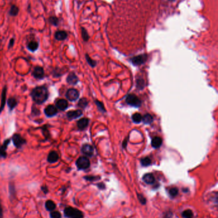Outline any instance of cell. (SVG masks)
<instances>
[{"instance_id":"6da1fadb","label":"cell","mask_w":218,"mask_h":218,"mask_svg":"<svg viewBox=\"0 0 218 218\" xmlns=\"http://www.w3.org/2000/svg\"><path fill=\"white\" fill-rule=\"evenodd\" d=\"M30 96L35 104L42 105L49 98V89L45 85L36 86L31 91Z\"/></svg>"},{"instance_id":"7a4b0ae2","label":"cell","mask_w":218,"mask_h":218,"mask_svg":"<svg viewBox=\"0 0 218 218\" xmlns=\"http://www.w3.org/2000/svg\"><path fill=\"white\" fill-rule=\"evenodd\" d=\"M64 214L68 218H83L84 217L83 213L81 211L72 207H66L64 210Z\"/></svg>"},{"instance_id":"3957f363","label":"cell","mask_w":218,"mask_h":218,"mask_svg":"<svg viewBox=\"0 0 218 218\" xmlns=\"http://www.w3.org/2000/svg\"><path fill=\"white\" fill-rule=\"evenodd\" d=\"M13 144L16 149H21L27 143L26 140L23 138L19 133H14L10 138Z\"/></svg>"},{"instance_id":"277c9868","label":"cell","mask_w":218,"mask_h":218,"mask_svg":"<svg viewBox=\"0 0 218 218\" xmlns=\"http://www.w3.org/2000/svg\"><path fill=\"white\" fill-rule=\"evenodd\" d=\"M75 165L79 170H86L90 166V162L85 156H81L76 160Z\"/></svg>"},{"instance_id":"5b68a950","label":"cell","mask_w":218,"mask_h":218,"mask_svg":"<svg viewBox=\"0 0 218 218\" xmlns=\"http://www.w3.org/2000/svg\"><path fill=\"white\" fill-rule=\"evenodd\" d=\"M32 76L37 80H43L45 77V71L43 67L40 66H36L33 68L32 73Z\"/></svg>"},{"instance_id":"8992f818","label":"cell","mask_w":218,"mask_h":218,"mask_svg":"<svg viewBox=\"0 0 218 218\" xmlns=\"http://www.w3.org/2000/svg\"><path fill=\"white\" fill-rule=\"evenodd\" d=\"M65 96L70 102H75L79 98V93L76 89L70 88L66 92Z\"/></svg>"},{"instance_id":"52a82bcc","label":"cell","mask_w":218,"mask_h":218,"mask_svg":"<svg viewBox=\"0 0 218 218\" xmlns=\"http://www.w3.org/2000/svg\"><path fill=\"white\" fill-rule=\"evenodd\" d=\"M58 112V110L57 108L53 105H48L46 106L44 110V114L48 118H51V117H53L57 116Z\"/></svg>"},{"instance_id":"ba28073f","label":"cell","mask_w":218,"mask_h":218,"mask_svg":"<svg viewBox=\"0 0 218 218\" xmlns=\"http://www.w3.org/2000/svg\"><path fill=\"white\" fill-rule=\"evenodd\" d=\"M10 142L11 139L7 138L5 140L3 143L0 144V158L1 159H5L7 157V150Z\"/></svg>"},{"instance_id":"9c48e42d","label":"cell","mask_w":218,"mask_h":218,"mask_svg":"<svg viewBox=\"0 0 218 218\" xmlns=\"http://www.w3.org/2000/svg\"><path fill=\"white\" fill-rule=\"evenodd\" d=\"M126 102L133 107H139L141 105V101L135 94H129L126 97Z\"/></svg>"},{"instance_id":"30bf717a","label":"cell","mask_w":218,"mask_h":218,"mask_svg":"<svg viewBox=\"0 0 218 218\" xmlns=\"http://www.w3.org/2000/svg\"><path fill=\"white\" fill-rule=\"evenodd\" d=\"M69 103L67 100L63 98H58L55 101V107L58 110L61 111H65L67 108Z\"/></svg>"},{"instance_id":"8fae6325","label":"cell","mask_w":218,"mask_h":218,"mask_svg":"<svg viewBox=\"0 0 218 218\" xmlns=\"http://www.w3.org/2000/svg\"><path fill=\"white\" fill-rule=\"evenodd\" d=\"M60 156L55 150H51L47 157V161L49 163H54L59 160Z\"/></svg>"},{"instance_id":"7c38bea8","label":"cell","mask_w":218,"mask_h":218,"mask_svg":"<svg viewBox=\"0 0 218 218\" xmlns=\"http://www.w3.org/2000/svg\"><path fill=\"white\" fill-rule=\"evenodd\" d=\"M7 86H5L2 89L1 94V105H0V114L3 110L6 104L7 99Z\"/></svg>"},{"instance_id":"4fadbf2b","label":"cell","mask_w":218,"mask_h":218,"mask_svg":"<svg viewBox=\"0 0 218 218\" xmlns=\"http://www.w3.org/2000/svg\"><path fill=\"white\" fill-rule=\"evenodd\" d=\"M83 114V112L81 110H70L67 112L66 114V116L67 117L69 120H73L77 119L80 116H81Z\"/></svg>"},{"instance_id":"5bb4252c","label":"cell","mask_w":218,"mask_h":218,"mask_svg":"<svg viewBox=\"0 0 218 218\" xmlns=\"http://www.w3.org/2000/svg\"><path fill=\"white\" fill-rule=\"evenodd\" d=\"M7 107L10 112H12L18 104V100L15 97H10L7 100Z\"/></svg>"},{"instance_id":"9a60e30c","label":"cell","mask_w":218,"mask_h":218,"mask_svg":"<svg viewBox=\"0 0 218 218\" xmlns=\"http://www.w3.org/2000/svg\"><path fill=\"white\" fill-rule=\"evenodd\" d=\"M66 81L70 85H76L79 82V79L74 72H71L67 77Z\"/></svg>"},{"instance_id":"2e32d148","label":"cell","mask_w":218,"mask_h":218,"mask_svg":"<svg viewBox=\"0 0 218 218\" xmlns=\"http://www.w3.org/2000/svg\"><path fill=\"white\" fill-rule=\"evenodd\" d=\"M147 55L141 54L139 55L138 56H136L132 59V62L135 65H139L144 63L147 61Z\"/></svg>"},{"instance_id":"e0dca14e","label":"cell","mask_w":218,"mask_h":218,"mask_svg":"<svg viewBox=\"0 0 218 218\" xmlns=\"http://www.w3.org/2000/svg\"><path fill=\"white\" fill-rule=\"evenodd\" d=\"M81 152L87 156H92L94 154V148L89 144H84L81 147Z\"/></svg>"},{"instance_id":"ac0fdd59","label":"cell","mask_w":218,"mask_h":218,"mask_svg":"<svg viewBox=\"0 0 218 218\" xmlns=\"http://www.w3.org/2000/svg\"><path fill=\"white\" fill-rule=\"evenodd\" d=\"M89 123V119L87 118H82L77 122V126L80 130H84L88 126Z\"/></svg>"},{"instance_id":"d6986e66","label":"cell","mask_w":218,"mask_h":218,"mask_svg":"<svg viewBox=\"0 0 218 218\" xmlns=\"http://www.w3.org/2000/svg\"><path fill=\"white\" fill-rule=\"evenodd\" d=\"M38 47H39L38 42L35 40L30 41L26 45L28 50H29V51L32 52H35L36 51H37L38 49Z\"/></svg>"},{"instance_id":"ffe728a7","label":"cell","mask_w":218,"mask_h":218,"mask_svg":"<svg viewBox=\"0 0 218 218\" xmlns=\"http://www.w3.org/2000/svg\"><path fill=\"white\" fill-rule=\"evenodd\" d=\"M65 70H64L63 68H53L51 72V75L52 77L54 78H60V77L62 76L65 73Z\"/></svg>"},{"instance_id":"44dd1931","label":"cell","mask_w":218,"mask_h":218,"mask_svg":"<svg viewBox=\"0 0 218 218\" xmlns=\"http://www.w3.org/2000/svg\"><path fill=\"white\" fill-rule=\"evenodd\" d=\"M54 38L58 41L65 40L67 38V33L65 31H58L55 33Z\"/></svg>"},{"instance_id":"7402d4cb","label":"cell","mask_w":218,"mask_h":218,"mask_svg":"<svg viewBox=\"0 0 218 218\" xmlns=\"http://www.w3.org/2000/svg\"><path fill=\"white\" fill-rule=\"evenodd\" d=\"M143 181L147 184H154L155 179L152 174L149 173V174H146L143 175Z\"/></svg>"},{"instance_id":"603a6c76","label":"cell","mask_w":218,"mask_h":218,"mask_svg":"<svg viewBox=\"0 0 218 218\" xmlns=\"http://www.w3.org/2000/svg\"><path fill=\"white\" fill-rule=\"evenodd\" d=\"M41 130L42 133V135L46 140H49L51 138V134H50L49 130L48 129V125L45 124L42 126L41 127Z\"/></svg>"},{"instance_id":"cb8c5ba5","label":"cell","mask_w":218,"mask_h":218,"mask_svg":"<svg viewBox=\"0 0 218 218\" xmlns=\"http://www.w3.org/2000/svg\"><path fill=\"white\" fill-rule=\"evenodd\" d=\"M162 144V139L159 137V136H155L153 138L152 140V145L153 147L154 148H158Z\"/></svg>"},{"instance_id":"d4e9b609","label":"cell","mask_w":218,"mask_h":218,"mask_svg":"<svg viewBox=\"0 0 218 218\" xmlns=\"http://www.w3.org/2000/svg\"><path fill=\"white\" fill-rule=\"evenodd\" d=\"M19 12V8L16 6L15 5H13L11 6L10 9L9 10V15L10 16H13L15 17L17 15Z\"/></svg>"},{"instance_id":"484cf974","label":"cell","mask_w":218,"mask_h":218,"mask_svg":"<svg viewBox=\"0 0 218 218\" xmlns=\"http://www.w3.org/2000/svg\"><path fill=\"white\" fill-rule=\"evenodd\" d=\"M45 206L47 210L49 211H52L54 210V209L56 208V204L52 200H47L46 202Z\"/></svg>"},{"instance_id":"4316f807","label":"cell","mask_w":218,"mask_h":218,"mask_svg":"<svg viewBox=\"0 0 218 218\" xmlns=\"http://www.w3.org/2000/svg\"><path fill=\"white\" fill-rule=\"evenodd\" d=\"M182 216L183 218H193L194 214L191 209H187L182 212Z\"/></svg>"},{"instance_id":"83f0119b","label":"cell","mask_w":218,"mask_h":218,"mask_svg":"<svg viewBox=\"0 0 218 218\" xmlns=\"http://www.w3.org/2000/svg\"><path fill=\"white\" fill-rule=\"evenodd\" d=\"M40 110L38 108L35 107V104H33L32 107V112H31V115L33 117L40 116Z\"/></svg>"},{"instance_id":"f1b7e54d","label":"cell","mask_w":218,"mask_h":218,"mask_svg":"<svg viewBox=\"0 0 218 218\" xmlns=\"http://www.w3.org/2000/svg\"><path fill=\"white\" fill-rule=\"evenodd\" d=\"M87 105H88V101L85 98H81L77 103L78 107L81 108H85Z\"/></svg>"},{"instance_id":"f546056e","label":"cell","mask_w":218,"mask_h":218,"mask_svg":"<svg viewBox=\"0 0 218 218\" xmlns=\"http://www.w3.org/2000/svg\"><path fill=\"white\" fill-rule=\"evenodd\" d=\"M142 120L145 124H150L153 121V117L152 116L148 114L145 115L143 117H142Z\"/></svg>"},{"instance_id":"4dcf8cb0","label":"cell","mask_w":218,"mask_h":218,"mask_svg":"<svg viewBox=\"0 0 218 218\" xmlns=\"http://www.w3.org/2000/svg\"><path fill=\"white\" fill-rule=\"evenodd\" d=\"M168 193L170 197L175 198L177 197L178 194V189L177 188H172L169 189Z\"/></svg>"},{"instance_id":"1f68e13d","label":"cell","mask_w":218,"mask_h":218,"mask_svg":"<svg viewBox=\"0 0 218 218\" xmlns=\"http://www.w3.org/2000/svg\"><path fill=\"white\" fill-rule=\"evenodd\" d=\"M49 22L50 24L54 26H58V24H59V20H58V19L55 16L50 17L49 18Z\"/></svg>"},{"instance_id":"d6a6232c","label":"cell","mask_w":218,"mask_h":218,"mask_svg":"<svg viewBox=\"0 0 218 218\" xmlns=\"http://www.w3.org/2000/svg\"><path fill=\"white\" fill-rule=\"evenodd\" d=\"M132 119L136 123H139L142 121V116L139 113H136L132 116Z\"/></svg>"},{"instance_id":"836d02e7","label":"cell","mask_w":218,"mask_h":218,"mask_svg":"<svg viewBox=\"0 0 218 218\" xmlns=\"http://www.w3.org/2000/svg\"><path fill=\"white\" fill-rule=\"evenodd\" d=\"M137 197H138V199L139 200V202H140L141 204H142V205H145L147 203V199L146 198H145L143 194L141 193H137Z\"/></svg>"},{"instance_id":"e575fe53","label":"cell","mask_w":218,"mask_h":218,"mask_svg":"<svg viewBox=\"0 0 218 218\" xmlns=\"http://www.w3.org/2000/svg\"><path fill=\"white\" fill-rule=\"evenodd\" d=\"M141 163L142 165V166L143 167H148L151 164V160L148 157H146V158H144L142 159V160H141Z\"/></svg>"},{"instance_id":"d590c367","label":"cell","mask_w":218,"mask_h":218,"mask_svg":"<svg viewBox=\"0 0 218 218\" xmlns=\"http://www.w3.org/2000/svg\"><path fill=\"white\" fill-rule=\"evenodd\" d=\"M81 35L84 41H87L89 40V35L86 30L84 27H81Z\"/></svg>"},{"instance_id":"8d00e7d4","label":"cell","mask_w":218,"mask_h":218,"mask_svg":"<svg viewBox=\"0 0 218 218\" xmlns=\"http://www.w3.org/2000/svg\"><path fill=\"white\" fill-rule=\"evenodd\" d=\"M50 216H51V218H61V215L60 212L58 211H52L50 214Z\"/></svg>"},{"instance_id":"74e56055","label":"cell","mask_w":218,"mask_h":218,"mask_svg":"<svg viewBox=\"0 0 218 218\" xmlns=\"http://www.w3.org/2000/svg\"><path fill=\"white\" fill-rule=\"evenodd\" d=\"M86 60H87L89 65H90V66H92V67L95 66V65H96V61H94V60H92V59L90 57H89V56L88 54H86Z\"/></svg>"},{"instance_id":"f35d334b","label":"cell","mask_w":218,"mask_h":218,"mask_svg":"<svg viewBox=\"0 0 218 218\" xmlns=\"http://www.w3.org/2000/svg\"><path fill=\"white\" fill-rule=\"evenodd\" d=\"M85 179L88 181H96L97 179H99V177H96V176H92V175H88V176H85L84 177Z\"/></svg>"},{"instance_id":"ab89813d","label":"cell","mask_w":218,"mask_h":218,"mask_svg":"<svg viewBox=\"0 0 218 218\" xmlns=\"http://www.w3.org/2000/svg\"><path fill=\"white\" fill-rule=\"evenodd\" d=\"M14 43H15V40L14 38H11L10 41H9V43H8V49H10L12 48V47H13V45H14Z\"/></svg>"},{"instance_id":"60d3db41","label":"cell","mask_w":218,"mask_h":218,"mask_svg":"<svg viewBox=\"0 0 218 218\" xmlns=\"http://www.w3.org/2000/svg\"><path fill=\"white\" fill-rule=\"evenodd\" d=\"M97 186H98V188H99L100 189H104L105 188H106V186H105L104 183H99V184H97Z\"/></svg>"},{"instance_id":"b9f144b4","label":"cell","mask_w":218,"mask_h":218,"mask_svg":"<svg viewBox=\"0 0 218 218\" xmlns=\"http://www.w3.org/2000/svg\"><path fill=\"white\" fill-rule=\"evenodd\" d=\"M96 103H97V106H99V107L100 108V109H101V110H103L104 111H105V110H104V107H103V105L101 103L99 102L98 101H96Z\"/></svg>"},{"instance_id":"7bdbcfd3","label":"cell","mask_w":218,"mask_h":218,"mask_svg":"<svg viewBox=\"0 0 218 218\" xmlns=\"http://www.w3.org/2000/svg\"><path fill=\"white\" fill-rule=\"evenodd\" d=\"M41 189L42 190V191H44V193H47V192H48V189H47V188L46 186H42L41 187Z\"/></svg>"},{"instance_id":"ee69618b","label":"cell","mask_w":218,"mask_h":218,"mask_svg":"<svg viewBox=\"0 0 218 218\" xmlns=\"http://www.w3.org/2000/svg\"><path fill=\"white\" fill-rule=\"evenodd\" d=\"M0 218H3V209H2L1 203H0Z\"/></svg>"}]
</instances>
